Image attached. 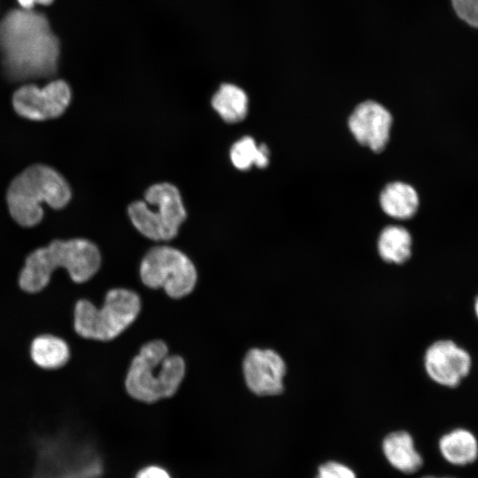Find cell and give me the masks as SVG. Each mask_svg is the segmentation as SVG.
Wrapping results in <instances>:
<instances>
[{
  "label": "cell",
  "instance_id": "2e32d148",
  "mask_svg": "<svg viewBox=\"0 0 478 478\" xmlns=\"http://www.w3.org/2000/svg\"><path fill=\"white\" fill-rule=\"evenodd\" d=\"M412 238L410 232L400 226L386 227L378 238L380 258L387 262L402 265L412 256Z\"/></svg>",
  "mask_w": 478,
  "mask_h": 478
},
{
  "label": "cell",
  "instance_id": "d6986e66",
  "mask_svg": "<svg viewBox=\"0 0 478 478\" xmlns=\"http://www.w3.org/2000/svg\"><path fill=\"white\" fill-rule=\"evenodd\" d=\"M458 17L473 27H478V0H451Z\"/></svg>",
  "mask_w": 478,
  "mask_h": 478
},
{
  "label": "cell",
  "instance_id": "8992f818",
  "mask_svg": "<svg viewBox=\"0 0 478 478\" xmlns=\"http://www.w3.org/2000/svg\"><path fill=\"white\" fill-rule=\"evenodd\" d=\"M127 212L135 227L153 241L174 238L187 216L178 189L166 182L150 186L144 200L132 203Z\"/></svg>",
  "mask_w": 478,
  "mask_h": 478
},
{
  "label": "cell",
  "instance_id": "7a4b0ae2",
  "mask_svg": "<svg viewBox=\"0 0 478 478\" xmlns=\"http://www.w3.org/2000/svg\"><path fill=\"white\" fill-rule=\"evenodd\" d=\"M101 254L89 240H54L30 252L18 277V287L26 294H38L51 282L58 268L65 269L73 283L91 280L101 266Z\"/></svg>",
  "mask_w": 478,
  "mask_h": 478
},
{
  "label": "cell",
  "instance_id": "ffe728a7",
  "mask_svg": "<svg viewBox=\"0 0 478 478\" xmlns=\"http://www.w3.org/2000/svg\"><path fill=\"white\" fill-rule=\"evenodd\" d=\"M315 478H356L349 466L336 461H328L318 467Z\"/></svg>",
  "mask_w": 478,
  "mask_h": 478
},
{
  "label": "cell",
  "instance_id": "7402d4cb",
  "mask_svg": "<svg viewBox=\"0 0 478 478\" xmlns=\"http://www.w3.org/2000/svg\"><path fill=\"white\" fill-rule=\"evenodd\" d=\"M54 0H18L22 9L32 10L35 4L48 5Z\"/></svg>",
  "mask_w": 478,
  "mask_h": 478
},
{
  "label": "cell",
  "instance_id": "ac0fdd59",
  "mask_svg": "<svg viewBox=\"0 0 478 478\" xmlns=\"http://www.w3.org/2000/svg\"><path fill=\"white\" fill-rule=\"evenodd\" d=\"M230 159L239 170H248L252 166L266 167L269 163V150L266 144L257 145L251 136H243L230 150Z\"/></svg>",
  "mask_w": 478,
  "mask_h": 478
},
{
  "label": "cell",
  "instance_id": "44dd1931",
  "mask_svg": "<svg viewBox=\"0 0 478 478\" xmlns=\"http://www.w3.org/2000/svg\"><path fill=\"white\" fill-rule=\"evenodd\" d=\"M135 478H171V476L164 468L150 466L140 470Z\"/></svg>",
  "mask_w": 478,
  "mask_h": 478
},
{
  "label": "cell",
  "instance_id": "9c48e42d",
  "mask_svg": "<svg viewBox=\"0 0 478 478\" xmlns=\"http://www.w3.org/2000/svg\"><path fill=\"white\" fill-rule=\"evenodd\" d=\"M247 389L258 397H273L284 391L287 365L281 355L270 348L253 347L242 361Z\"/></svg>",
  "mask_w": 478,
  "mask_h": 478
},
{
  "label": "cell",
  "instance_id": "9a60e30c",
  "mask_svg": "<svg viewBox=\"0 0 478 478\" xmlns=\"http://www.w3.org/2000/svg\"><path fill=\"white\" fill-rule=\"evenodd\" d=\"M380 204L390 217L408 220L413 217L420 205L417 190L410 184L395 181L389 183L381 192Z\"/></svg>",
  "mask_w": 478,
  "mask_h": 478
},
{
  "label": "cell",
  "instance_id": "5bb4252c",
  "mask_svg": "<svg viewBox=\"0 0 478 478\" xmlns=\"http://www.w3.org/2000/svg\"><path fill=\"white\" fill-rule=\"evenodd\" d=\"M443 459L454 466H466L478 458V441L474 433L463 428H454L443 435L438 442Z\"/></svg>",
  "mask_w": 478,
  "mask_h": 478
},
{
  "label": "cell",
  "instance_id": "277c9868",
  "mask_svg": "<svg viewBox=\"0 0 478 478\" xmlns=\"http://www.w3.org/2000/svg\"><path fill=\"white\" fill-rule=\"evenodd\" d=\"M71 197L68 182L58 171L45 165H33L14 178L6 200L12 219L19 225L29 227L42 220V203L61 209Z\"/></svg>",
  "mask_w": 478,
  "mask_h": 478
},
{
  "label": "cell",
  "instance_id": "30bf717a",
  "mask_svg": "<svg viewBox=\"0 0 478 478\" xmlns=\"http://www.w3.org/2000/svg\"><path fill=\"white\" fill-rule=\"evenodd\" d=\"M71 96L69 85L65 81L56 80L42 89L35 85L20 87L13 94L12 106L25 119L46 120L63 114Z\"/></svg>",
  "mask_w": 478,
  "mask_h": 478
},
{
  "label": "cell",
  "instance_id": "e0dca14e",
  "mask_svg": "<svg viewBox=\"0 0 478 478\" xmlns=\"http://www.w3.org/2000/svg\"><path fill=\"white\" fill-rule=\"evenodd\" d=\"M248 96L240 87L222 84L212 98V105L227 123L242 121L248 112Z\"/></svg>",
  "mask_w": 478,
  "mask_h": 478
},
{
  "label": "cell",
  "instance_id": "4fadbf2b",
  "mask_svg": "<svg viewBox=\"0 0 478 478\" xmlns=\"http://www.w3.org/2000/svg\"><path fill=\"white\" fill-rule=\"evenodd\" d=\"M382 448L388 462L401 473L414 474L423 465V459L415 449L412 436L405 430L389 433L382 440Z\"/></svg>",
  "mask_w": 478,
  "mask_h": 478
},
{
  "label": "cell",
  "instance_id": "5b68a950",
  "mask_svg": "<svg viewBox=\"0 0 478 478\" xmlns=\"http://www.w3.org/2000/svg\"><path fill=\"white\" fill-rule=\"evenodd\" d=\"M142 300L127 288L109 289L100 306L87 298H79L73 306L72 327L81 338L109 342L119 337L136 320Z\"/></svg>",
  "mask_w": 478,
  "mask_h": 478
},
{
  "label": "cell",
  "instance_id": "52a82bcc",
  "mask_svg": "<svg viewBox=\"0 0 478 478\" xmlns=\"http://www.w3.org/2000/svg\"><path fill=\"white\" fill-rule=\"evenodd\" d=\"M139 276L145 287L163 289L173 299L190 295L198 278L191 259L181 251L167 245L155 246L143 256Z\"/></svg>",
  "mask_w": 478,
  "mask_h": 478
},
{
  "label": "cell",
  "instance_id": "7c38bea8",
  "mask_svg": "<svg viewBox=\"0 0 478 478\" xmlns=\"http://www.w3.org/2000/svg\"><path fill=\"white\" fill-rule=\"evenodd\" d=\"M71 348L62 336L50 333L35 335L28 344L30 361L44 371H56L66 366L71 359Z\"/></svg>",
  "mask_w": 478,
  "mask_h": 478
},
{
  "label": "cell",
  "instance_id": "6da1fadb",
  "mask_svg": "<svg viewBox=\"0 0 478 478\" xmlns=\"http://www.w3.org/2000/svg\"><path fill=\"white\" fill-rule=\"evenodd\" d=\"M0 51L8 78L48 77L57 71L59 42L42 13L12 10L0 21Z\"/></svg>",
  "mask_w": 478,
  "mask_h": 478
},
{
  "label": "cell",
  "instance_id": "cb8c5ba5",
  "mask_svg": "<svg viewBox=\"0 0 478 478\" xmlns=\"http://www.w3.org/2000/svg\"><path fill=\"white\" fill-rule=\"evenodd\" d=\"M422 478H453V477H436L432 475H426V476H423Z\"/></svg>",
  "mask_w": 478,
  "mask_h": 478
},
{
  "label": "cell",
  "instance_id": "603a6c76",
  "mask_svg": "<svg viewBox=\"0 0 478 478\" xmlns=\"http://www.w3.org/2000/svg\"><path fill=\"white\" fill-rule=\"evenodd\" d=\"M474 312L476 319L478 320V294L476 295L474 301Z\"/></svg>",
  "mask_w": 478,
  "mask_h": 478
},
{
  "label": "cell",
  "instance_id": "8fae6325",
  "mask_svg": "<svg viewBox=\"0 0 478 478\" xmlns=\"http://www.w3.org/2000/svg\"><path fill=\"white\" fill-rule=\"evenodd\" d=\"M391 124L390 112L373 100L359 104L348 120L349 128L355 139L374 152H381L388 143Z\"/></svg>",
  "mask_w": 478,
  "mask_h": 478
},
{
  "label": "cell",
  "instance_id": "ba28073f",
  "mask_svg": "<svg viewBox=\"0 0 478 478\" xmlns=\"http://www.w3.org/2000/svg\"><path fill=\"white\" fill-rule=\"evenodd\" d=\"M424 369L435 383L457 388L469 375L473 359L467 350L451 339H439L429 344L423 356Z\"/></svg>",
  "mask_w": 478,
  "mask_h": 478
},
{
  "label": "cell",
  "instance_id": "3957f363",
  "mask_svg": "<svg viewBox=\"0 0 478 478\" xmlns=\"http://www.w3.org/2000/svg\"><path fill=\"white\" fill-rule=\"evenodd\" d=\"M186 374L184 358L161 339L143 343L131 359L124 387L133 399L152 404L176 394Z\"/></svg>",
  "mask_w": 478,
  "mask_h": 478
}]
</instances>
